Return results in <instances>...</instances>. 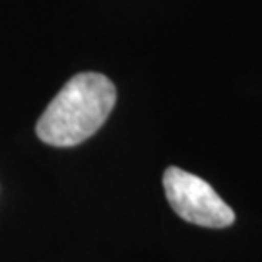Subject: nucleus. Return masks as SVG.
<instances>
[{
  "mask_svg": "<svg viewBox=\"0 0 262 262\" xmlns=\"http://www.w3.org/2000/svg\"><path fill=\"white\" fill-rule=\"evenodd\" d=\"M117 103V90L107 76L82 72L70 78L37 121V136L49 146H78L103 126Z\"/></svg>",
  "mask_w": 262,
  "mask_h": 262,
  "instance_id": "1",
  "label": "nucleus"
},
{
  "mask_svg": "<svg viewBox=\"0 0 262 262\" xmlns=\"http://www.w3.org/2000/svg\"><path fill=\"white\" fill-rule=\"evenodd\" d=\"M163 188L173 212L188 224L222 229L235 222L233 210L217 196L214 188L188 171L167 167L163 173Z\"/></svg>",
  "mask_w": 262,
  "mask_h": 262,
  "instance_id": "2",
  "label": "nucleus"
}]
</instances>
